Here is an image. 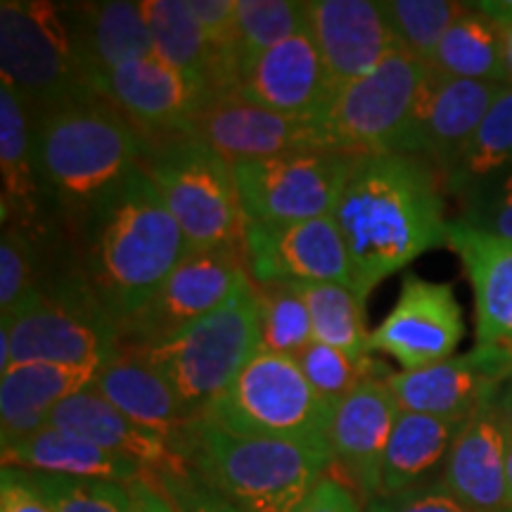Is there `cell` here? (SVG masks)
Segmentation results:
<instances>
[{
    "mask_svg": "<svg viewBox=\"0 0 512 512\" xmlns=\"http://www.w3.org/2000/svg\"><path fill=\"white\" fill-rule=\"evenodd\" d=\"M3 467H19L27 472H48V475L112 479V482L133 484L152 475L136 460L117 456L72 432L43 427L31 437L3 446Z\"/></svg>",
    "mask_w": 512,
    "mask_h": 512,
    "instance_id": "obj_30",
    "label": "cell"
},
{
    "mask_svg": "<svg viewBox=\"0 0 512 512\" xmlns=\"http://www.w3.org/2000/svg\"><path fill=\"white\" fill-rule=\"evenodd\" d=\"M460 200V223L512 240V169L475 185Z\"/></svg>",
    "mask_w": 512,
    "mask_h": 512,
    "instance_id": "obj_41",
    "label": "cell"
},
{
    "mask_svg": "<svg viewBox=\"0 0 512 512\" xmlns=\"http://www.w3.org/2000/svg\"><path fill=\"white\" fill-rule=\"evenodd\" d=\"M508 512H512V510H508Z\"/></svg>",
    "mask_w": 512,
    "mask_h": 512,
    "instance_id": "obj_52",
    "label": "cell"
},
{
    "mask_svg": "<svg viewBox=\"0 0 512 512\" xmlns=\"http://www.w3.org/2000/svg\"><path fill=\"white\" fill-rule=\"evenodd\" d=\"M100 368L22 363L0 375V444L10 446L48 427L69 396L93 387Z\"/></svg>",
    "mask_w": 512,
    "mask_h": 512,
    "instance_id": "obj_27",
    "label": "cell"
},
{
    "mask_svg": "<svg viewBox=\"0 0 512 512\" xmlns=\"http://www.w3.org/2000/svg\"><path fill=\"white\" fill-rule=\"evenodd\" d=\"M100 95L110 100L143 138L183 131L190 119L216 98L207 81L171 67L157 55L112 72L100 83Z\"/></svg>",
    "mask_w": 512,
    "mask_h": 512,
    "instance_id": "obj_18",
    "label": "cell"
},
{
    "mask_svg": "<svg viewBox=\"0 0 512 512\" xmlns=\"http://www.w3.org/2000/svg\"><path fill=\"white\" fill-rule=\"evenodd\" d=\"M512 380V351L477 347L463 356L387 377L401 411L465 422Z\"/></svg>",
    "mask_w": 512,
    "mask_h": 512,
    "instance_id": "obj_15",
    "label": "cell"
},
{
    "mask_svg": "<svg viewBox=\"0 0 512 512\" xmlns=\"http://www.w3.org/2000/svg\"><path fill=\"white\" fill-rule=\"evenodd\" d=\"M430 67L399 50L375 72L337 91L316 119L332 152L406 155Z\"/></svg>",
    "mask_w": 512,
    "mask_h": 512,
    "instance_id": "obj_10",
    "label": "cell"
},
{
    "mask_svg": "<svg viewBox=\"0 0 512 512\" xmlns=\"http://www.w3.org/2000/svg\"><path fill=\"white\" fill-rule=\"evenodd\" d=\"M238 95L283 117L318 119L330 93L311 31H299L261 55L242 76Z\"/></svg>",
    "mask_w": 512,
    "mask_h": 512,
    "instance_id": "obj_22",
    "label": "cell"
},
{
    "mask_svg": "<svg viewBox=\"0 0 512 512\" xmlns=\"http://www.w3.org/2000/svg\"><path fill=\"white\" fill-rule=\"evenodd\" d=\"M197 482L242 512H294L330 472L332 453L242 437L197 418L176 439Z\"/></svg>",
    "mask_w": 512,
    "mask_h": 512,
    "instance_id": "obj_4",
    "label": "cell"
},
{
    "mask_svg": "<svg viewBox=\"0 0 512 512\" xmlns=\"http://www.w3.org/2000/svg\"><path fill=\"white\" fill-rule=\"evenodd\" d=\"M354 159L344 152L309 150L233 164L245 219L287 226L332 216Z\"/></svg>",
    "mask_w": 512,
    "mask_h": 512,
    "instance_id": "obj_11",
    "label": "cell"
},
{
    "mask_svg": "<svg viewBox=\"0 0 512 512\" xmlns=\"http://www.w3.org/2000/svg\"><path fill=\"white\" fill-rule=\"evenodd\" d=\"M498 396L463 422L439 479V489L470 512L512 510L508 439L498 411Z\"/></svg>",
    "mask_w": 512,
    "mask_h": 512,
    "instance_id": "obj_21",
    "label": "cell"
},
{
    "mask_svg": "<svg viewBox=\"0 0 512 512\" xmlns=\"http://www.w3.org/2000/svg\"><path fill=\"white\" fill-rule=\"evenodd\" d=\"M29 477L53 512H133L128 484L48 472H29Z\"/></svg>",
    "mask_w": 512,
    "mask_h": 512,
    "instance_id": "obj_39",
    "label": "cell"
},
{
    "mask_svg": "<svg viewBox=\"0 0 512 512\" xmlns=\"http://www.w3.org/2000/svg\"><path fill=\"white\" fill-rule=\"evenodd\" d=\"M446 247L460 256L475 292L477 344L512 351V240L451 221Z\"/></svg>",
    "mask_w": 512,
    "mask_h": 512,
    "instance_id": "obj_24",
    "label": "cell"
},
{
    "mask_svg": "<svg viewBox=\"0 0 512 512\" xmlns=\"http://www.w3.org/2000/svg\"><path fill=\"white\" fill-rule=\"evenodd\" d=\"M401 406L387 380H368L335 406L330 422L332 467L356 491L363 505L380 496L382 458Z\"/></svg>",
    "mask_w": 512,
    "mask_h": 512,
    "instance_id": "obj_19",
    "label": "cell"
},
{
    "mask_svg": "<svg viewBox=\"0 0 512 512\" xmlns=\"http://www.w3.org/2000/svg\"><path fill=\"white\" fill-rule=\"evenodd\" d=\"M366 512H470L456 498L448 496L439 486L425 489L399 491V494H384L373 498L366 505Z\"/></svg>",
    "mask_w": 512,
    "mask_h": 512,
    "instance_id": "obj_42",
    "label": "cell"
},
{
    "mask_svg": "<svg viewBox=\"0 0 512 512\" xmlns=\"http://www.w3.org/2000/svg\"><path fill=\"white\" fill-rule=\"evenodd\" d=\"M503 64H505V79L512 86V24L503 27Z\"/></svg>",
    "mask_w": 512,
    "mask_h": 512,
    "instance_id": "obj_50",
    "label": "cell"
},
{
    "mask_svg": "<svg viewBox=\"0 0 512 512\" xmlns=\"http://www.w3.org/2000/svg\"><path fill=\"white\" fill-rule=\"evenodd\" d=\"M477 10H482L486 17L494 19L501 27L512 24V0H484V3H472Z\"/></svg>",
    "mask_w": 512,
    "mask_h": 512,
    "instance_id": "obj_47",
    "label": "cell"
},
{
    "mask_svg": "<svg viewBox=\"0 0 512 512\" xmlns=\"http://www.w3.org/2000/svg\"><path fill=\"white\" fill-rule=\"evenodd\" d=\"M437 169L415 155L354 159L335 221L347 247L354 292L366 302L389 275L446 245L448 223Z\"/></svg>",
    "mask_w": 512,
    "mask_h": 512,
    "instance_id": "obj_1",
    "label": "cell"
},
{
    "mask_svg": "<svg viewBox=\"0 0 512 512\" xmlns=\"http://www.w3.org/2000/svg\"><path fill=\"white\" fill-rule=\"evenodd\" d=\"M512 169V86L498 95L489 114H486L477 133L456 164L441 178L451 195H463L475 185L489 181L503 171Z\"/></svg>",
    "mask_w": 512,
    "mask_h": 512,
    "instance_id": "obj_33",
    "label": "cell"
},
{
    "mask_svg": "<svg viewBox=\"0 0 512 512\" xmlns=\"http://www.w3.org/2000/svg\"><path fill=\"white\" fill-rule=\"evenodd\" d=\"M38 235L17 223H3L0 238V320H10L36 290Z\"/></svg>",
    "mask_w": 512,
    "mask_h": 512,
    "instance_id": "obj_40",
    "label": "cell"
},
{
    "mask_svg": "<svg viewBox=\"0 0 512 512\" xmlns=\"http://www.w3.org/2000/svg\"><path fill=\"white\" fill-rule=\"evenodd\" d=\"M259 309L254 280H247L226 304L197 320L181 335L152 347H121L157 368L197 415L228 389L259 354Z\"/></svg>",
    "mask_w": 512,
    "mask_h": 512,
    "instance_id": "obj_9",
    "label": "cell"
},
{
    "mask_svg": "<svg viewBox=\"0 0 512 512\" xmlns=\"http://www.w3.org/2000/svg\"><path fill=\"white\" fill-rule=\"evenodd\" d=\"M245 247L197 249L171 271L147 304L121 328V347L169 342L216 311L247 283Z\"/></svg>",
    "mask_w": 512,
    "mask_h": 512,
    "instance_id": "obj_12",
    "label": "cell"
},
{
    "mask_svg": "<svg viewBox=\"0 0 512 512\" xmlns=\"http://www.w3.org/2000/svg\"><path fill=\"white\" fill-rule=\"evenodd\" d=\"M463 337V309L453 285L408 273L394 309L370 330L368 354H387L403 370H420L456 356Z\"/></svg>",
    "mask_w": 512,
    "mask_h": 512,
    "instance_id": "obj_13",
    "label": "cell"
},
{
    "mask_svg": "<svg viewBox=\"0 0 512 512\" xmlns=\"http://www.w3.org/2000/svg\"><path fill=\"white\" fill-rule=\"evenodd\" d=\"M332 413L335 406L311 387L294 358L259 351L226 392L204 408L202 418L242 437L290 441L332 453Z\"/></svg>",
    "mask_w": 512,
    "mask_h": 512,
    "instance_id": "obj_7",
    "label": "cell"
},
{
    "mask_svg": "<svg viewBox=\"0 0 512 512\" xmlns=\"http://www.w3.org/2000/svg\"><path fill=\"white\" fill-rule=\"evenodd\" d=\"M79 233L81 271L119 335L190 254L181 226L140 166L83 221Z\"/></svg>",
    "mask_w": 512,
    "mask_h": 512,
    "instance_id": "obj_2",
    "label": "cell"
},
{
    "mask_svg": "<svg viewBox=\"0 0 512 512\" xmlns=\"http://www.w3.org/2000/svg\"><path fill=\"white\" fill-rule=\"evenodd\" d=\"M430 69L451 79L508 86L503 64V27L475 5H467L434 50Z\"/></svg>",
    "mask_w": 512,
    "mask_h": 512,
    "instance_id": "obj_32",
    "label": "cell"
},
{
    "mask_svg": "<svg viewBox=\"0 0 512 512\" xmlns=\"http://www.w3.org/2000/svg\"><path fill=\"white\" fill-rule=\"evenodd\" d=\"M0 171L3 223H17L38 235L46 197L36 166V126L27 102L5 81H0Z\"/></svg>",
    "mask_w": 512,
    "mask_h": 512,
    "instance_id": "obj_28",
    "label": "cell"
},
{
    "mask_svg": "<svg viewBox=\"0 0 512 512\" xmlns=\"http://www.w3.org/2000/svg\"><path fill=\"white\" fill-rule=\"evenodd\" d=\"M0 76L34 119L102 98L76 50L67 10L55 3H0Z\"/></svg>",
    "mask_w": 512,
    "mask_h": 512,
    "instance_id": "obj_6",
    "label": "cell"
},
{
    "mask_svg": "<svg viewBox=\"0 0 512 512\" xmlns=\"http://www.w3.org/2000/svg\"><path fill=\"white\" fill-rule=\"evenodd\" d=\"M294 512H363V501L347 482L328 472Z\"/></svg>",
    "mask_w": 512,
    "mask_h": 512,
    "instance_id": "obj_45",
    "label": "cell"
},
{
    "mask_svg": "<svg viewBox=\"0 0 512 512\" xmlns=\"http://www.w3.org/2000/svg\"><path fill=\"white\" fill-rule=\"evenodd\" d=\"M93 389L126 418L162 434L171 444H176L190 422L202 418L157 368L128 349H121L117 358L98 370Z\"/></svg>",
    "mask_w": 512,
    "mask_h": 512,
    "instance_id": "obj_26",
    "label": "cell"
},
{
    "mask_svg": "<svg viewBox=\"0 0 512 512\" xmlns=\"http://www.w3.org/2000/svg\"><path fill=\"white\" fill-rule=\"evenodd\" d=\"M183 131L209 145L230 166L290 152L330 150L316 119H292L261 110L238 93L211 100Z\"/></svg>",
    "mask_w": 512,
    "mask_h": 512,
    "instance_id": "obj_16",
    "label": "cell"
},
{
    "mask_svg": "<svg viewBox=\"0 0 512 512\" xmlns=\"http://www.w3.org/2000/svg\"><path fill=\"white\" fill-rule=\"evenodd\" d=\"M0 512H53L27 470L3 467L0 472Z\"/></svg>",
    "mask_w": 512,
    "mask_h": 512,
    "instance_id": "obj_44",
    "label": "cell"
},
{
    "mask_svg": "<svg viewBox=\"0 0 512 512\" xmlns=\"http://www.w3.org/2000/svg\"><path fill=\"white\" fill-rule=\"evenodd\" d=\"M309 29L306 3L294 0H238L235 22V57L242 76L261 55Z\"/></svg>",
    "mask_w": 512,
    "mask_h": 512,
    "instance_id": "obj_35",
    "label": "cell"
},
{
    "mask_svg": "<svg viewBox=\"0 0 512 512\" xmlns=\"http://www.w3.org/2000/svg\"><path fill=\"white\" fill-rule=\"evenodd\" d=\"M34 126L43 197L76 228L138 169L145 152L138 128L105 98L50 112Z\"/></svg>",
    "mask_w": 512,
    "mask_h": 512,
    "instance_id": "obj_3",
    "label": "cell"
},
{
    "mask_svg": "<svg viewBox=\"0 0 512 512\" xmlns=\"http://www.w3.org/2000/svg\"><path fill=\"white\" fill-rule=\"evenodd\" d=\"M128 489H131L133 498V512H178L176 505L169 501V496L159 489L157 472L128 484Z\"/></svg>",
    "mask_w": 512,
    "mask_h": 512,
    "instance_id": "obj_46",
    "label": "cell"
},
{
    "mask_svg": "<svg viewBox=\"0 0 512 512\" xmlns=\"http://www.w3.org/2000/svg\"><path fill=\"white\" fill-rule=\"evenodd\" d=\"M306 10L330 98L401 50L373 0H306Z\"/></svg>",
    "mask_w": 512,
    "mask_h": 512,
    "instance_id": "obj_17",
    "label": "cell"
},
{
    "mask_svg": "<svg viewBox=\"0 0 512 512\" xmlns=\"http://www.w3.org/2000/svg\"><path fill=\"white\" fill-rule=\"evenodd\" d=\"M505 88V83L451 79L430 69L406 155L427 159L444 178Z\"/></svg>",
    "mask_w": 512,
    "mask_h": 512,
    "instance_id": "obj_20",
    "label": "cell"
},
{
    "mask_svg": "<svg viewBox=\"0 0 512 512\" xmlns=\"http://www.w3.org/2000/svg\"><path fill=\"white\" fill-rule=\"evenodd\" d=\"M460 420L401 411L382 458L380 496L439 486Z\"/></svg>",
    "mask_w": 512,
    "mask_h": 512,
    "instance_id": "obj_29",
    "label": "cell"
},
{
    "mask_svg": "<svg viewBox=\"0 0 512 512\" xmlns=\"http://www.w3.org/2000/svg\"><path fill=\"white\" fill-rule=\"evenodd\" d=\"M259 351L297 358L313 342L309 309L294 283L256 285Z\"/></svg>",
    "mask_w": 512,
    "mask_h": 512,
    "instance_id": "obj_36",
    "label": "cell"
},
{
    "mask_svg": "<svg viewBox=\"0 0 512 512\" xmlns=\"http://www.w3.org/2000/svg\"><path fill=\"white\" fill-rule=\"evenodd\" d=\"M159 489L169 496V501L176 505L178 512H242L235 505L223 501L214 491L197 482L195 477H166L157 475Z\"/></svg>",
    "mask_w": 512,
    "mask_h": 512,
    "instance_id": "obj_43",
    "label": "cell"
},
{
    "mask_svg": "<svg viewBox=\"0 0 512 512\" xmlns=\"http://www.w3.org/2000/svg\"><path fill=\"white\" fill-rule=\"evenodd\" d=\"M380 8L401 50L430 67L441 38L467 5L453 0H382Z\"/></svg>",
    "mask_w": 512,
    "mask_h": 512,
    "instance_id": "obj_37",
    "label": "cell"
},
{
    "mask_svg": "<svg viewBox=\"0 0 512 512\" xmlns=\"http://www.w3.org/2000/svg\"><path fill=\"white\" fill-rule=\"evenodd\" d=\"M249 278L268 283H337L354 290V275L335 216L266 226L245 223Z\"/></svg>",
    "mask_w": 512,
    "mask_h": 512,
    "instance_id": "obj_14",
    "label": "cell"
},
{
    "mask_svg": "<svg viewBox=\"0 0 512 512\" xmlns=\"http://www.w3.org/2000/svg\"><path fill=\"white\" fill-rule=\"evenodd\" d=\"M145 140L140 169L181 226L190 252L245 247V211L233 166L185 131Z\"/></svg>",
    "mask_w": 512,
    "mask_h": 512,
    "instance_id": "obj_5",
    "label": "cell"
},
{
    "mask_svg": "<svg viewBox=\"0 0 512 512\" xmlns=\"http://www.w3.org/2000/svg\"><path fill=\"white\" fill-rule=\"evenodd\" d=\"M143 10L155 38V55L171 67L204 79L216 98L235 95L240 79L230 62L211 46L192 15L188 0H143Z\"/></svg>",
    "mask_w": 512,
    "mask_h": 512,
    "instance_id": "obj_31",
    "label": "cell"
},
{
    "mask_svg": "<svg viewBox=\"0 0 512 512\" xmlns=\"http://www.w3.org/2000/svg\"><path fill=\"white\" fill-rule=\"evenodd\" d=\"M309 309L313 339L344 354L363 358L368 354L370 330L366 328V302L347 285L294 283Z\"/></svg>",
    "mask_w": 512,
    "mask_h": 512,
    "instance_id": "obj_34",
    "label": "cell"
},
{
    "mask_svg": "<svg viewBox=\"0 0 512 512\" xmlns=\"http://www.w3.org/2000/svg\"><path fill=\"white\" fill-rule=\"evenodd\" d=\"M12 368V337L8 325L0 323V375Z\"/></svg>",
    "mask_w": 512,
    "mask_h": 512,
    "instance_id": "obj_48",
    "label": "cell"
},
{
    "mask_svg": "<svg viewBox=\"0 0 512 512\" xmlns=\"http://www.w3.org/2000/svg\"><path fill=\"white\" fill-rule=\"evenodd\" d=\"M498 411H501V418L508 430H512V380L505 384L501 396H498Z\"/></svg>",
    "mask_w": 512,
    "mask_h": 512,
    "instance_id": "obj_49",
    "label": "cell"
},
{
    "mask_svg": "<svg viewBox=\"0 0 512 512\" xmlns=\"http://www.w3.org/2000/svg\"><path fill=\"white\" fill-rule=\"evenodd\" d=\"M48 427L72 432L76 437L105 448V451L136 460L138 465H143L150 472H157V475H190L188 463L169 439L126 418L110 401L102 399L93 387L62 401L50 413Z\"/></svg>",
    "mask_w": 512,
    "mask_h": 512,
    "instance_id": "obj_23",
    "label": "cell"
},
{
    "mask_svg": "<svg viewBox=\"0 0 512 512\" xmlns=\"http://www.w3.org/2000/svg\"><path fill=\"white\" fill-rule=\"evenodd\" d=\"M76 50L95 83L126 64L155 55V38L143 3L105 0V3L64 5Z\"/></svg>",
    "mask_w": 512,
    "mask_h": 512,
    "instance_id": "obj_25",
    "label": "cell"
},
{
    "mask_svg": "<svg viewBox=\"0 0 512 512\" xmlns=\"http://www.w3.org/2000/svg\"><path fill=\"white\" fill-rule=\"evenodd\" d=\"M12 366L102 368L119 356L121 335L79 268L74 273L41 280L10 320Z\"/></svg>",
    "mask_w": 512,
    "mask_h": 512,
    "instance_id": "obj_8",
    "label": "cell"
},
{
    "mask_svg": "<svg viewBox=\"0 0 512 512\" xmlns=\"http://www.w3.org/2000/svg\"><path fill=\"white\" fill-rule=\"evenodd\" d=\"M294 361L299 363L311 387L332 406H337L363 382L387 380L392 375L389 368L375 361L373 356L354 358L335 347H328V344H320L316 339Z\"/></svg>",
    "mask_w": 512,
    "mask_h": 512,
    "instance_id": "obj_38",
    "label": "cell"
},
{
    "mask_svg": "<svg viewBox=\"0 0 512 512\" xmlns=\"http://www.w3.org/2000/svg\"><path fill=\"white\" fill-rule=\"evenodd\" d=\"M505 439H508V479L512 491V430H508V425H505Z\"/></svg>",
    "mask_w": 512,
    "mask_h": 512,
    "instance_id": "obj_51",
    "label": "cell"
}]
</instances>
